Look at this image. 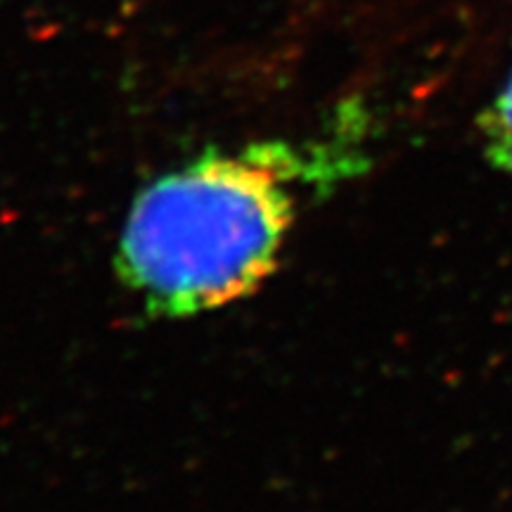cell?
I'll return each instance as SVG.
<instances>
[{"label": "cell", "instance_id": "6da1fadb", "mask_svg": "<svg viewBox=\"0 0 512 512\" xmlns=\"http://www.w3.org/2000/svg\"><path fill=\"white\" fill-rule=\"evenodd\" d=\"M339 150L302 159L285 143L207 150L155 178L128 211L117 273L145 313L190 318L266 283L294 223L299 176H339Z\"/></svg>", "mask_w": 512, "mask_h": 512}, {"label": "cell", "instance_id": "7a4b0ae2", "mask_svg": "<svg viewBox=\"0 0 512 512\" xmlns=\"http://www.w3.org/2000/svg\"><path fill=\"white\" fill-rule=\"evenodd\" d=\"M477 128L486 159L512 176V72L479 114Z\"/></svg>", "mask_w": 512, "mask_h": 512}]
</instances>
